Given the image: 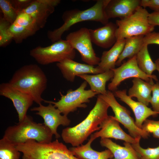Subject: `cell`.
Segmentation results:
<instances>
[{"mask_svg":"<svg viewBox=\"0 0 159 159\" xmlns=\"http://www.w3.org/2000/svg\"><path fill=\"white\" fill-rule=\"evenodd\" d=\"M109 107L105 101L97 96L94 107L84 120L74 127L62 130L61 137L64 141L73 147L82 145L92 133L100 130V125L108 116Z\"/></svg>","mask_w":159,"mask_h":159,"instance_id":"cell-1","label":"cell"},{"mask_svg":"<svg viewBox=\"0 0 159 159\" xmlns=\"http://www.w3.org/2000/svg\"><path fill=\"white\" fill-rule=\"evenodd\" d=\"M11 85L30 96L39 105L44 101L42 95L47 88V80L37 65H24L16 70L8 82Z\"/></svg>","mask_w":159,"mask_h":159,"instance_id":"cell-2","label":"cell"},{"mask_svg":"<svg viewBox=\"0 0 159 159\" xmlns=\"http://www.w3.org/2000/svg\"><path fill=\"white\" fill-rule=\"evenodd\" d=\"M110 0H98L92 7L85 10L74 9L64 11L62 18L64 22L60 27L53 30H49L47 36L54 43L61 39L63 33L74 25L83 21H93L105 25L109 19L105 11L106 7Z\"/></svg>","mask_w":159,"mask_h":159,"instance_id":"cell-3","label":"cell"},{"mask_svg":"<svg viewBox=\"0 0 159 159\" xmlns=\"http://www.w3.org/2000/svg\"><path fill=\"white\" fill-rule=\"evenodd\" d=\"M53 135L44 123H37L32 117L27 115L21 121L8 127L3 138L16 146L29 140L39 143H49L52 142Z\"/></svg>","mask_w":159,"mask_h":159,"instance_id":"cell-4","label":"cell"},{"mask_svg":"<svg viewBox=\"0 0 159 159\" xmlns=\"http://www.w3.org/2000/svg\"><path fill=\"white\" fill-rule=\"evenodd\" d=\"M22 159H79L57 139L48 143L29 140L16 146Z\"/></svg>","mask_w":159,"mask_h":159,"instance_id":"cell-5","label":"cell"},{"mask_svg":"<svg viewBox=\"0 0 159 159\" xmlns=\"http://www.w3.org/2000/svg\"><path fill=\"white\" fill-rule=\"evenodd\" d=\"M149 14L145 8L140 6L129 16L117 20V41L133 36H145L153 32L155 27L149 22Z\"/></svg>","mask_w":159,"mask_h":159,"instance_id":"cell-6","label":"cell"},{"mask_svg":"<svg viewBox=\"0 0 159 159\" xmlns=\"http://www.w3.org/2000/svg\"><path fill=\"white\" fill-rule=\"evenodd\" d=\"M29 54L38 63L47 65L67 59L73 60L76 52L68 41L61 39L48 46L37 47L30 51Z\"/></svg>","mask_w":159,"mask_h":159,"instance_id":"cell-7","label":"cell"},{"mask_svg":"<svg viewBox=\"0 0 159 159\" xmlns=\"http://www.w3.org/2000/svg\"><path fill=\"white\" fill-rule=\"evenodd\" d=\"M87 84L85 81L76 89L68 90L65 95L60 93L61 97L57 102L45 100L44 102L53 104L61 113L67 116L70 113L76 111L78 108H86L87 106L86 103L90 102V99L98 94L90 89L86 90Z\"/></svg>","mask_w":159,"mask_h":159,"instance_id":"cell-8","label":"cell"},{"mask_svg":"<svg viewBox=\"0 0 159 159\" xmlns=\"http://www.w3.org/2000/svg\"><path fill=\"white\" fill-rule=\"evenodd\" d=\"M103 99L110 107L113 112L114 118L122 124L128 130L132 137L135 139H147L149 133L137 126L135 122L130 115V112L117 101L113 93L107 91L104 95L98 96Z\"/></svg>","mask_w":159,"mask_h":159,"instance_id":"cell-9","label":"cell"},{"mask_svg":"<svg viewBox=\"0 0 159 159\" xmlns=\"http://www.w3.org/2000/svg\"><path fill=\"white\" fill-rule=\"evenodd\" d=\"M66 40L80 53L83 62L93 66L98 64L100 58L96 56L93 48L89 29L82 27L70 32Z\"/></svg>","mask_w":159,"mask_h":159,"instance_id":"cell-10","label":"cell"},{"mask_svg":"<svg viewBox=\"0 0 159 159\" xmlns=\"http://www.w3.org/2000/svg\"><path fill=\"white\" fill-rule=\"evenodd\" d=\"M114 75L111 82L108 85L109 91L114 92L124 80L130 78H138L153 84V79L158 82L156 76L149 75L143 72L139 67L136 61V55L129 59L120 67L112 69Z\"/></svg>","mask_w":159,"mask_h":159,"instance_id":"cell-11","label":"cell"},{"mask_svg":"<svg viewBox=\"0 0 159 159\" xmlns=\"http://www.w3.org/2000/svg\"><path fill=\"white\" fill-rule=\"evenodd\" d=\"M0 95L12 101L17 113L19 122L26 116L28 109L34 102L30 96L12 86L9 82L0 84Z\"/></svg>","mask_w":159,"mask_h":159,"instance_id":"cell-12","label":"cell"},{"mask_svg":"<svg viewBox=\"0 0 159 159\" xmlns=\"http://www.w3.org/2000/svg\"><path fill=\"white\" fill-rule=\"evenodd\" d=\"M31 110L36 112V115L43 118L44 123L50 129L57 139L60 137L57 131L59 126H67L71 122L67 116L62 115L60 111L51 103H49L46 106L41 104L38 107L31 108Z\"/></svg>","mask_w":159,"mask_h":159,"instance_id":"cell-13","label":"cell"},{"mask_svg":"<svg viewBox=\"0 0 159 159\" xmlns=\"http://www.w3.org/2000/svg\"><path fill=\"white\" fill-rule=\"evenodd\" d=\"M100 129L90 135L94 140L98 138H112L133 144L140 142V139H135L126 133L121 127L119 122L113 116H109L100 125Z\"/></svg>","mask_w":159,"mask_h":159,"instance_id":"cell-14","label":"cell"},{"mask_svg":"<svg viewBox=\"0 0 159 159\" xmlns=\"http://www.w3.org/2000/svg\"><path fill=\"white\" fill-rule=\"evenodd\" d=\"M60 0H34L22 11L30 15L40 29L44 27L49 16L54 11Z\"/></svg>","mask_w":159,"mask_h":159,"instance_id":"cell-15","label":"cell"},{"mask_svg":"<svg viewBox=\"0 0 159 159\" xmlns=\"http://www.w3.org/2000/svg\"><path fill=\"white\" fill-rule=\"evenodd\" d=\"M56 65L64 78L71 82L74 81L76 76L80 75L95 74L105 72L98 66L81 63L71 59H65L57 63Z\"/></svg>","mask_w":159,"mask_h":159,"instance_id":"cell-16","label":"cell"},{"mask_svg":"<svg viewBox=\"0 0 159 159\" xmlns=\"http://www.w3.org/2000/svg\"><path fill=\"white\" fill-rule=\"evenodd\" d=\"M116 97L127 105L133 111L135 117V123L141 128L143 124L150 116H155L159 113L139 101H135L127 94L125 90H116L113 92Z\"/></svg>","mask_w":159,"mask_h":159,"instance_id":"cell-17","label":"cell"},{"mask_svg":"<svg viewBox=\"0 0 159 159\" xmlns=\"http://www.w3.org/2000/svg\"><path fill=\"white\" fill-rule=\"evenodd\" d=\"M140 2L139 0H110L105 9L106 15L109 19H125L140 6Z\"/></svg>","mask_w":159,"mask_h":159,"instance_id":"cell-18","label":"cell"},{"mask_svg":"<svg viewBox=\"0 0 159 159\" xmlns=\"http://www.w3.org/2000/svg\"><path fill=\"white\" fill-rule=\"evenodd\" d=\"M117 28L116 24L110 22L102 27L89 29L92 42L104 49L113 46L117 41L116 32Z\"/></svg>","mask_w":159,"mask_h":159,"instance_id":"cell-19","label":"cell"},{"mask_svg":"<svg viewBox=\"0 0 159 159\" xmlns=\"http://www.w3.org/2000/svg\"><path fill=\"white\" fill-rule=\"evenodd\" d=\"M101 145L109 150L113 155V159H140V158L132 144L125 142L121 146L109 138L101 139Z\"/></svg>","mask_w":159,"mask_h":159,"instance_id":"cell-20","label":"cell"},{"mask_svg":"<svg viewBox=\"0 0 159 159\" xmlns=\"http://www.w3.org/2000/svg\"><path fill=\"white\" fill-rule=\"evenodd\" d=\"M94 140L91 137L85 145L69 148L73 154L79 159H110L113 158L111 152L109 149L99 152L91 147V144Z\"/></svg>","mask_w":159,"mask_h":159,"instance_id":"cell-21","label":"cell"},{"mask_svg":"<svg viewBox=\"0 0 159 159\" xmlns=\"http://www.w3.org/2000/svg\"><path fill=\"white\" fill-rule=\"evenodd\" d=\"M114 72L112 69L103 72L90 75L84 74L78 76L89 84L90 89L93 92L98 94L105 95L107 92L106 85L107 82L112 79Z\"/></svg>","mask_w":159,"mask_h":159,"instance_id":"cell-22","label":"cell"},{"mask_svg":"<svg viewBox=\"0 0 159 159\" xmlns=\"http://www.w3.org/2000/svg\"><path fill=\"white\" fill-rule=\"evenodd\" d=\"M125 39L117 40L109 50L102 53L98 67L104 72L115 68L116 63L122 53Z\"/></svg>","mask_w":159,"mask_h":159,"instance_id":"cell-23","label":"cell"},{"mask_svg":"<svg viewBox=\"0 0 159 159\" xmlns=\"http://www.w3.org/2000/svg\"><path fill=\"white\" fill-rule=\"evenodd\" d=\"M132 86L128 92V95L132 98L136 97L138 101L148 106L151 99L153 84L138 78L132 80Z\"/></svg>","mask_w":159,"mask_h":159,"instance_id":"cell-24","label":"cell"},{"mask_svg":"<svg viewBox=\"0 0 159 159\" xmlns=\"http://www.w3.org/2000/svg\"><path fill=\"white\" fill-rule=\"evenodd\" d=\"M144 37L143 35H140L125 39L124 48L116 63V65H120L122 61L126 58L130 59L136 55L144 44Z\"/></svg>","mask_w":159,"mask_h":159,"instance_id":"cell-25","label":"cell"},{"mask_svg":"<svg viewBox=\"0 0 159 159\" xmlns=\"http://www.w3.org/2000/svg\"><path fill=\"white\" fill-rule=\"evenodd\" d=\"M148 45L144 44L136 55V61L140 69L144 73L149 75L157 70L155 63L152 61L148 49Z\"/></svg>","mask_w":159,"mask_h":159,"instance_id":"cell-26","label":"cell"},{"mask_svg":"<svg viewBox=\"0 0 159 159\" xmlns=\"http://www.w3.org/2000/svg\"><path fill=\"white\" fill-rule=\"evenodd\" d=\"M20 155L15 145L3 137L0 140V159H19Z\"/></svg>","mask_w":159,"mask_h":159,"instance_id":"cell-27","label":"cell"},{"mask_svg":"<svg viewBox=\"0 0 159 159\" xmlns=\"http://www.w3.org/2000/svg\"><path fill=\"white\" fill-rule=\"evenodd\" d=\"M9 31L12 37L13 40L17 44L21 43L24 40L35 33L14 23L10 25Z\"/></svg>","mask_w":159,"mask_h":159,"instance_id":"cell-28","label":"cell"},{"mask_svg":"<svg viewBox=\"0 0 159 159\" xmlns=\"http://www.w3.org/2000/svg\"><path fill=\"white\" fill-rule=\"evenodd\" d=\"M14 23L35 33L40 29L34 19L30 15L23 11L18 14Z\"/></svg>","mask_w":159,"mask_h":159,"instance_id":"cell-29","label":"cell"},{"mask_svg":"<svg viewBox=\"0 0 159 159\" xmlns=\"http://www.w3.org/2000/svg\"><path fill=\"white\" fill-rule=\"evenodd\" d=\"M0 8L3 17L11 24L14 23L18 14L10 0H0Z\"/></svg>","mask_w":159,"mask_h":159,"instance_id":"cell-30","label":"cell"},{"mask_svg":"<svg viewBox=\"0 0 159 159\" xmlns=\"http://www.w3.org/2000/svg\"><path fill=\"white\" fill-rule=\"evenodd\" d=\"M132 145L142 159H159V145L154 148H144L140 146V142Z\"/></svg>","mask_w":159,"mask_h":159,"instance_id":"cell-31","label":"cell"},{"mask_svg":"<svg viewBox=\"0 0 159 159\" xmlns=\"http://www.w3.org/2000/svg\"><path fill=\"white\" fill-rule=\"evenodd\" d=\"M11 24L5 20L2 16L0 17V47H4L13 40L9 32Z\"/></svg>","mask_w":159,"mask_h":159,"instance_id":"cell-32","label":"cell"},{"mask_svg":"<svg viewBox=\"0 0 159 159\" xmlns=\"http://www.w3.org/2000/svg\"><path fill=\"white\" fill-rule=\"evenodd\" d=\"M141 128L145 131L151 133L153 137L159 139V120L146 119Z\"/></svg>","mask_w":159,"mask_h":159,"instance_id":"cell-33","label":"cell"},{"mask_svg":"<svg viewBox=\"0 0 159 159\" xmlns=\"http://www.w3.org/2000/svg\"><path fill=\"white\" fill-rule=\"evenodd\" d=\"M152 95L150 102L153 110L159 113V83L157 82L153 86Z\"/></svg>","mask_w":159,"mask_h":159,"instance_id":"cell-34","label":"cell"},{"mask_svg":"<svg viewBox=\"0 0 159 159\" xmlns=\"http://www.w3.org/2000/svg\"><path fill=\"white\" fill-rule=\"evenodd\" d=\"M11 3L18 14L22 11L30 4L32 0H11Z\"/></svg>","mask_w":159,"mask_h":159,"instance_id":"cell-35","label":"cell"},{"mask_svg":"<svg viewBox=\"0 0 159 159\" xmlns=\"http://www.w3.org/2000/svg\"><path fill=\"white\" fill-rule=\"evenodd\" d=\"M144 44L159 45V32H153L144 36Z\"/></svg>","mask_w":159,"mask_h":159,"instance_id":"cell-36","label":"cell"},{"mask_svg":"<svg viewBox=\"0 0 159 159\" xmlns=\"http://www.w3.org/2000/svg\"><path fill=\"white\" fill-rule=\"evenodd\" d=\"M140 6L144 8L148 7L154 12H159V0H141Z\"/></svg>","mask_w":159,"mask_h":159,"instance_id":"cell-37","label":"cell"},{"mask_svg":"<svg viewBox=\"0 0 159 159\" xmlns=\"http://www.w3.org/2000/svg\"><path fill=\"white\" fill-rule=\"evenodd\" d=\"M148 20L149 23L153 26H159V12H153L149 13Z\"/></svg>","mask_w":159,"mask_h":159,"instance_id":"cell-38","label":"cell"},{"mask_svg":"<svg viewBox=\"0 0 159 159\" xmlns=\"http://www.w3.org/2000/svg\"><path fill=\"white\" fill-rule=\"evenodd\" d=\"M157 66V70L159 74V58L155 61Z\"/></svg>","mask_w":159,"mask_h":159,"instance_id":"cell-39","label":"cell"},{"mask_svg":"<svg viewBox=\"0 0 159 159\" xmlns=\"http://www.w3.org/2000/svg\"><path fill=\"white\" fill-rule=\"evenodd\" d=\"M140 159H142L140 158Z\"/></svg>","mask_w":159,"mask_h":159,"instance_id":"cell-40","label":"cell"}]
</instances>
